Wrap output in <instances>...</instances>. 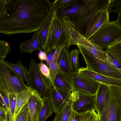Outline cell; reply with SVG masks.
<instances>
[{"label":"cell","mask_w":121,"mask_h":121,"mask_svg":"<svg viewBox=\"0 0 121 121\" xmlns=\"http://www.w3.org/2000/svg\"><path fill=\"white\" fill-rule=\"evenodd\" d=\"M48 89L53 112L57 114L64 104L69 100L71 92L58 90L52 87H48Z\"/></svg>","instance_id":"7c38bea8"},{"label":"cell","mask_w":121,"mask_h":121,"mask_svg":"<svg viewBox=\"0 0 121 121\" xmlns=\"http://www.w3.org/2000/svg\"><path fill=\"white\" fill-rule=\"evenodd\" d=\"M102 48L107 49L121 40V28L116 21H109L89 39Z\"/></svg>","instance_id":"3957f363"},{"label":"cell","mask_w":121,"mask_h":121,"mask_svg":"<svg viewBox=\"0 0 121 121\" xmlns=\"http://www.w3.org/2000/svg\"><path fill=\"white\" fill-rule=\"evenodd\" d=\"M78 50L89 69L107 76L121 79V71L112 64L107 61L98 59L82 49Z\"/></svg>","instance_id":"5b68a950"},{"label":"cell","mask_w":121,"mask_h":121,"mask_svg":"<svg viewBox=\"0 0 121 121\" xmlns=\"http://www.w3.org/2000/svg\"><path fill=\"white\" fill-rule=\"evenodd\" d=\"M109 14L108 9L98 11L87 24L84 37L89 39L101 26L109 22Z\"/></svg>","instance_id":"30bf717a"},{"label":"cell","mask_w":121,"mask_h":121,"mask_svg":"<svg viewBox=\"0 0 121 121\" xmlns=\"http://www.w3.org/2000/svg\"><path fill=\"white\" fill-rule=\"evenodd\" d=\"M54 88L59 90L72 92L74 90L67 77L59 70L54 79Z\"/></svg>","instance_id":"e0dca14e"},{"label":"cell","mask_w":121,"mask_h":121,"mask_svg":"<svg viewBox=\"0 0 121 121\" xmlns=\"http://www.w3.org/2000/svg\"><path fill=\"white\" fill-rule=\"evenodd\" d=\"M28 121H31V120H30V117H29V119L28 120Z\"/></svg>","instance_id":"b9f144b4"},{"label":"cell","mask_w":121,"mask_h":121,"mask_svg":"<svg viewBox=\"0 0 121 121\" xmlns=\"http://www.w3.org/2000/svg\"><path fill=\"white\" fill-rule=\"evenodd\" d=\"M7 111L5 109L0 106V121H6Z\"/></svg>","instance_id":"74e56055"},{"label":"cell","mask_w":121,"mask_h":121,"mask_svg":"<svg viewBox=\"0 0 121 121\" xmlns=\"http://www.w3.org/2000/svg\"><path fill=\"white\" fill-rule=\"evenodd\" d=\"M9 101L10 110L12 115L14 117L16 106V94H8Z\"/></svg>","instance_id":"d6a6232c"},{"label":"cell","mask_w":121,"mask_h":121,"mask_svg":"<svg viewBox=\"0 0 121 121\" xmlns=\"http://www.w3.org/2000/svg\"><path fill=\"white\" fill-rule=\"evenodd\" d=\"M55 50L56 48L53 49L46 53L47 56V59L46 61L45 64L48 68Z\"/></svg>","instance_id":"d590c367"},{"label":"cell","mask_w":121,"mask_h":121,"mask_svg":"<svg viewBox=\"0 0 121 121\" xmlns=\"http://www.w3.org/2000/svg\"><path fill=\"white\" fill-rule=\"evenodd\" d=\"M43 106L41 109L39 121H45L53 112L49 97L42 98Z\"/></svg>","instance_id":"603a6c76"},{"label":"cell","mask_w":121,"mask_h":121,"mask_svg":"<svg viewBox=\"0 0 121 121\" xmlns=\"http://www.w3.org/2000/svg\"><path fill=\"white\" fill-rule=\"evenodd\" d=\"M52 14L48 18L40 29L37 32L40 40L42 44L43 50L45 48L48 32L52 19Z\"/></svg>","instance_id":"cb8c5ba5"},{"label":"cell","mask_w":121,"mask_h":121,"mask_svg":"<svg viewBox=\"0 0 121 121\" xmlns=\"http://www.w3.org/2000/svg\"><path fill=\"white\" fill-rule=\"evenodd\" d=\"M19 47L20 49L21 54L25 53L31 54L36 50H43L42 44L37 32H34L31 39L21 43L19 45Z\"/></svg>","instance_id":"9a60e30c"},{"label":"cell","mask_w":121,"mask_h":121,"mask_svg":"<svg viewBox=\"0 0 121 121\" xmlns=\"http://www.w3.org/2000/svg\"><path fill=\"white\" fill-rule=\"evenodd\" d=\"M12 49L8 42L4 40H0V58L3 59L6 58Z\"/></svg>","instance_id":"f546056e"},{"label":"cell","mask_w":121,"mask_h":121,"mask_svg":"<svg viewBox=\"0 0 121 121\" xmlns=\"http://www.w3.org/2000/svg\"><path fill=\"white\" fill-rule=\"evenodd\" d=\"M92 111L79 114L73 110L68 121H86L90 117Z\"/></svg>","instance_id":"f1b7e54d"},{"label":"cell","mask_w":121,"mask_h":121,"mask_svg":"<svg viewBox=\"0 0 121 121\" xmlns=\"http://www.w3.org/2000/svg\"><path fill=\"white\" fill-rule=\"evenodd\" d=\"M65 47V46L63 45L58 46L56 47L55 52L50 64L49 68L54 88V79L59 70L58 65L59 59L62 51Z\"/></svg>","instance_id":"ac0fdd59"},{"label":"cell","mask_w":121,"mask_h":121,"mask_svg":"<svg viewBox=\"0 0 121 121\" xmlns=\"http://www.w3.org/2000/svg\"><path fill=\"white\" fill-rule=\"evenodd\" d=\"M72 111L71 102L70 99L56 114L53 121H68Z\"/></svg>","instance_id":"ffe728a7"},{"label":"cell","mask_w":121,"mask_h":121,"mask_svg":"<svg viewBox=\"0 0 121 121\" xmlns=\"http://www.w3.org/2000/svg\"><path fill=\"white\" fill-rule=\"evenodd\" d=\"M65 26L62 19L52 12V18L43 51L46 53L61 45H66Z\"/></svg>","instance_id":"277c9868"},{"label":"cell","mask_w":121,"mask_h":121,"mask_svg":"<svg viewBox=\"0 0 121 121\" xmlns=\"http://www.w3.org/2000/svg\"><path fill=\"white\" fill-rule=\"evenodd\" d=\"M67 77L74 90L96 94L99 83L81 76L75 72Z\"/></svg>","instance_id":"9c48e42d"},{"label":"cell","mask_w":121,"mask_h":121,"mask_svg":"<svg viewBox=\"0 0 121 121\" xmlns=\"http://www.w3.org/2000/svg\"><path fill=\"white\" fill-rule=\"evenodd\" d=\"M116 21L117 24L121 28V12L118 14L117 19Z\"/></svg>","instance_id":"60d3db41"},{"label":"cell","mask_w":121,"mask_h":121,"mask_svg":"<svg viewBox=\"0 0 121 121\" xmlns=\"http://www.w3.org/2000/svg\"><path fill=\"white\" fill-rule=\"evenodd\" d=\"M28 80L29 87L41 98L49 97L48 87L34 59L31 58L29 65Z\"/></svg>","instance_id":"ba28073f"},{"label":"cell","mask_w":121,"mask_h":121,"mask_svg":"<svg viewBox=\"0 0 121 121\" xmlns=\"http://www.w3.org/2000/svg\"><path fill=\"white\" fill-rule=\"evenodd\" d=\"M33 90L30 87L21 92L16 94V106L14 117L27 103L31 95Z\"/></svg>","instance_id":"d6986e66"},{"label":"cell","mask_w":121,"mask_h":121,"mask_svg":"<svg viewBox=\"0 0 121 121\" xmlns=\"http://www.w3.org/2000/svg\"><path fill=\"white\" fill-rule=\"evenodd\" d=\"M7 3L8 0H0V19L4 13Z\"/></svg>","instance_id":"e575fe53"},{"label":"cell","mask_w":121,"mask_h":121,"mask_svg":"<svg viewBox=\"0 0 121 121\" xmlns=\"http://www.w3.org/2000/svg\"><path fill=\"white\" fill-rule=\"evenodd\" d=\"M106 49L121 54V40Z\"/></svg>","instance_id":"836d02e7"},{"label":"cell","mask_w":121,"mask_h":121,"mask_svg":"<svg viewBox=\"0 0 121 121\" xmlns=\"http://www.w3.org/2000/svg\"><path fill=\"white\" fill-rule=\"evenodd\" d=\"M69 48H64L58 60L59 70L67 77L74 72L71 65L69 56Z\"/></svg>","instance_id":"2e32d148"},{"label":"cell","mask_w":121,"mask_h":121,"mask_svg":"<svg viewBox=\"0 0 121 121\" xmlns=\"http://www.w3.org/2000/svg\"><path fill=\"white\" fill-rule=\"evenodd\" d=\"M30 117L27 102L17 115L14 117V121H28Z\"/></svg>","instance_id":"83f0119b"},{"label":"cell","mask_w":121,"mask_h":121,"mask_svg":"<svg viewBox=\"0 0 121 121\" xmlns=\"http://www.w3.org/2000/svg\"><path fill=\"white\" fill-rule=\"evenodd\" d=\"M28 103L31 121H39L43 106L42 98L36 91H33Z\"/></svg>","instance_id":"5bb4252c"},{"label":"cell","mask_w":121,"mask_h":121,"mask_svg":"<svg viewBox=\"0 0 121 121\" xmlns=\"http://www.w3.org/2000/svg\"><path fill=\"white\" fill-rule=\"evenodd\" d=\"M108 12L109 14L111 13L119 14L121 12V0H111Z\"/></svg>","instance_id":"4dcf8cb0"},{"label":"cell","mask_w":121,"mask_h":121,"mask_svg":"<svg viewBox=\"0 0 121 121\" xmlns=\"http://www.w3.org/2000/svg\"><path fill=\"white\" fill-rule=\"evenodd\" d=\"M30 87L6 61L0 58V90L16 94Z\"/></svg>","instance_id":"7a4b0ae2"},{"label":"cell","mask_w":121,"mask_h":121,"mask_svg":"<svg viewBox=\"0 0 121 121\" xmlns=\"http://www.w3.org/2000/svg\"></svg>","instance_id":"7bdbcfd3"},{"label":"cell","mask_w":121,"mask_h":121,"mask_svg":"<svg viewBox=\"0 0 121 121\" xmlns=\"http://www.w3.org/2000/svg\"><path fill=\"white\" fill-rule=\"evenodd\" d=\"M80 53L77 48L70 50L69 56L71 66L73 71L77 72L80 68L79 64V54Z\"/></svg>","instance_id":"4316f807"},{"label":"cell","mask_w":121,"mask_h":121,"mask_svg":"<svg viewBox=\"0 0 121 121\" xmlns=\"http://www.w3.org/2000/svg\"><path fill=\"white\" fill-rule=\"evenodd\" d=\"M108 57L107 61L121 71V54L106 49Z\"/></svg>","instance_id":"484cf974"},{"label":"cell","mask_w":121,"mask_h":121,"mask_svg":"<svg viewBox=\"0 0 121 121\" xmlns=\"http://www.w3.org/2000/svg\"><path fill=\"white\" fill-rule=\"evenodd\" d=\"M6 111V121H14V117L11 114L10 110Z\"/></svg>","instance_id":"ab89813d"},{"label":"cell","mask_w":121,"mask_h":121,"mask_svg":"<svg viewBox=\"0 0 121 121\" xmlns=\"http://www.w3.org/2000/svg\"><path fill=\"white\" fill-rule=\"evenodd\" d=\"M39 53H38V57L39 59L41 61H46L47 59V56L46 53L42 50H39Z\"/></svg>","instance_id":"f35d334b"},{"label":"cell","mask_w":121,"mask_h":121,"mask_svg":"<svg viewBox=\"0 0 121 121\" xmlns=\"http://www.w3.org/2000/svg\"><path fill=\"white\" fill-rule=\"evenodd\" d=\"M79 75L91 79L99 83L109 86L121 88V79L113 78L102 75L82 67L77 72Z\"/></svg>","instance_id":"8fae6325"},{"label":"cell","mask_w":121,"mask_h":121,"mask_svg":"<svg viewBox=\"0 0 121 121\" xmlns=\"http://www.w3.org/2000/svg\"><path fill=\"white\" fill-rule=\"evenodd\" d=\"M0 101L2 107L4 108L6 111L10 110L9 101L8 94L0 90Z\"/></svg>","instance_id":"1f68e13d"},{"label":"cell","mask_w":121,"mask_h":121,"mask_svg":"<svg viewBox=\"0 0 121 121\" xmlns=\"http://www.w3.org/2000/svg\"><path fill=\"white\" fill-rule=\"evenodd\" d=\"M77 0H56L52 3V12L57 13L73 7L78 4Z\"/></svg>","instance_id":"44dd1931"},{"label":"cell","mask_w":121,"mask_h":121,"mask_svg":"<svg viewBox=\"0 0 121 121\" xmlns=\"http://www.w3.org/2000/svg\"><path fill=\"white\" fill-rule=\"evenodd\" d=\"M52 11L49 0H8L0 19V33L10 35L37 32Z\"/></svg>","instance_id":"6da1fadb"},{"label":"cell","mask_w":121,"mask_h":121,"mask_svg":"<svg viewBox=\"0 0 121 121\" xmlns=\"http://www.w3.org/2000/svg\"><path fill=\"white\" fill-rule=\"evenodd\" d=\"M8 64L26 82L27 85L29 86L28 80L29 71L23 65L21 59L17 61L16 64H14L6 61Z\"/></svg>","instance_id":"7402d4cb"},{"label":"cell","mask_w":121,"mask_h":121,"mask_svg":"<svg viewBox=\"0 0 121 121\" xmlns=\"http://www.w3.org/2000/svg\"><path fill=\"white\" fill-rule=\"evenodd\" d=\"M37 65L48 87L53 88L49 68L42 62L38 63Z\"/></svg>","instance_id":"d4e9b609"},{"label":"cell","mask_w":121,"mask_h":121,"mask_svg":"<svg viewBox=\"0 0 121 121\" xmlns=\"http://www.w3.org/2000/svg\"><path fill=\"white\" fill-rule=\"evenodd\" d=\"M109 86L99 83L96 94L95 110L99 116L101 115L106 106L109 96Z\"/></svg>","instance_id":"4fadbf2b"},{"label":"cell","mask_w":121,"mask_h":121,"mask_svg":"<svg viewBox=\"0 0 121 121\" xmlns=\"http://www.w3.org/2000/svg\"><path fill=\"white\" fill-rule=\"evenodd\" d=\"M109 96L108 103L99 121H121V88L109 86Z\"/></svg>","instance_id":"8992f818"},{"label":"cell","mask_w":121,"mask_h":121,"mask_svg":"<svg viewBox=\"0 0 121 121\" xmlns=\"http://www.w3.org/2000/svg\"><path fill=\"white\" fill-rule=\"evenodd\" d=\"M96 94L74 90L72 91L70 99L73 110L82 114L95 109Z\"/></svg>","instance_id":"52a82bcc"},{"label":"cell","mask_w":121,"mask_h":121,"mask_svg":"<svg viewBox=\"0 0 121 121\" xmlns=\"http://www.w3.org/2000/svg\"><path fill=\"white\" fill-rule=\"evenodd\" d=\"M99 116L95 111V109L93 110L91 114L86 121H99Z\"/></svg>","instance_id":"8d00e7d4"}]
</instances>
